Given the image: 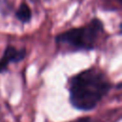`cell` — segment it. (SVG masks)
<instances>
[{
    "label": "cell",
    "mask_w": 122,
    "mask_h": 122,
    "mask_svg": "<svg viewBox=\"0 0 122 122\" xmlns=\"http://www.w3.org/2000/svg\"><path fill=\"white\" fill-rule=\"evenodd\" d=\"M104 34L105 27L102 20L94 17L81 27L58 33L54 42L57 47L67 51H91L97 49Z\"/></svg>",
    "instance_id": "cell-2"
},
{
    "label": "cell",
    "mask_w": 122,
    "mask_h": 122,
    "mask_svg": "<svg viewBox=\"0 0 122 122\" xmlns=\"http://www.w3.org/2000/svg\"><path fill=\"white\" fill-rule=\"evenodd\" d=\"M112 85L106 72L91 67L73 74L68 80L69 100L79 111H92L109 93Z\"/></svg>",
    "instance_id": "cell-1"
},
{
    "label": "cell",
    "mask_w": 122,
    "mask_h": 122,
    "mask_svg": "<svg viewBox=\"0 0 122 122\" xmlns=\"http://www.w3.org/2000/svg\"><path fill=\"white\" fill-rule=\"evenodd\" d=\"M27 55V51L25 48L16 49L11 45H8L4 51L3 55L0 58V73H3L8 71V67L13 63H19L25 59Z\"/></svg>",
    "instance_id": "cell-3"
},
{
    "label": "cell",
    "mask_w": 122,
    "mask_h": 122,
    "mask_svg": "<svg viewBox=\"0 0 122 122\" xmlns=\"http://www.w3.org/2000/svg\"><path fill=\"white\" fill-rule=\"evenodd\" d=\"M14 16L22 24H28L31 20L32 12H31L30 6L26 2H22L17 8V10H15Z\"/></svg>",
    "instance_id": "cell-4"
},
{
    "label": "cell",
    "mask_w": 122,
    "mask_h": 122,
    "mask_svg": "<svg viewBox=\"0 0 122 122\" xmlns=\"http://www.w3.org/2000/svg\"><path fill=\"white\" fill-rule=\"evenodd\" d=\"M71 122H92V119L90 117H82V118H79L77 120L71 121Z\"/></svg>",
    "instance_id": "cell-5"
},
{
    "label": "cell",
    "mask_w": 122,
    "mask_h": 122,
    "mask_svg": "<svg viewBox=\"0 0 122 122\" xmlns=\"http://www.w3.org/2000/svg\"><path fill=\"white\" fill-rule=\"evenodd\" d=\"M116 1H117L119 4H121V1H122V0H116Z\"/></svg>",
    "instance_id": "cell-6"
}]
</instances>
